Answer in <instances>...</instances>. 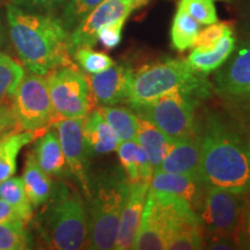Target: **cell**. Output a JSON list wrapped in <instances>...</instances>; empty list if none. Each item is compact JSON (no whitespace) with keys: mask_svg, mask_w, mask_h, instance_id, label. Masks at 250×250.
I'll list each match as a JSON object with an SVG mask.
<instances>
[{"mask_svg":"<svg viewBox=\"0 0 250 250\" xmlns=\"http://www.w3.org/2000/svg\"><path fill=\"white\" fill-rule=\"evenodd\" d=\"M234 242L236 248L250 249V193L246 196L243 203L239 224L234 234Z\"/></svg>","mask_w":250,"mask_h":250,"instance_id":"e575fe53","label":"cell"},{"mask_svg":"<svg viewBox=\"0 0 250 250\" xmlns=\"http://www.w3.org/2000/svg\"><path fill=\"white\" fill-rule=\"evenodd\" d=\"M22 181L24 190L33 208H41L51 196L54 182L51 176L46 174L37 164L33 151L28 152L26 156Z\"/></svg>","mask_w":250,"mask_h":250,"instance_id":"7402d4cb","label":"cell"},{"mask_svg":"<svg viewBox=\"0 0 250 250\" xmlns=\"http://www.w3.org/2000/svg\"><path fill=\"white\" fill-rule=\"evenodd\" d=\"M179 8L183 9L197 22L204 26L218 22L217 8L213 0H181Z\"/></svg>","mask_w":250,"mask_h":250,"instance_id":"d6a6232c","label":"cell"},{"mask_svg":"<svg viewBox=\"0 0 250 250\" xmlns=\"http://www.w3.org/2000/svg\"><path fill=\"white\" fill-rule=\"evenodd\" d=\"M211 92L175 88L152 101L132 108L140 117L153 124L170 140L191 136L197 129V109Z\"/></svg>","mask_w":250,"mask_h":250,"instance_id":"8992f818","label":"cell"},{"mask_svg":"<svg viewBox=\"0 0 250 250\" xmlns=\"http://www.w3.org/2000/svg\"><path fill=\"white\" fill-rule=\"evenodd\" d=\"M127 189L129 181L122 168L103 171L93 180L89 177L87 249H114Z\"/></svg>","mask_w":250,"mask_h":250,"instance_id":"277c9868","label":"cell"},{"mask_svg":"<svg viewBox=\"0 0 250 250\" xmlns=\"http://www.w3.org/2000/svg\"><path fill=\"white\" fill-rule=\"evenodd\" d=\"M37 240L43 248L78 250L88 239L86 203L80 192L65 180L54 183L51 196L31 219Z\"/></svg>","mask_w":250,"mask_h":250,"instance_id":"3957f363","label":"cell"},{"mask_svg":"<svg viewBox=\"0 0 250 250\" xmlns=\"http://www.w3.org/2000/svg\"><path fill=\"white\" fill-rule=\"evenodd\" d=\"M213 90L221 100L250 98V43L240 45L215 71Z\"/></svg>","mask_w":250,"mask_h":250,"instance_id":"7c38bea8","label":"cell"},{"mask_svg":"<svg viewBox=\"0 0 250 250\" xmlns=\"http://www.w3.org/2000/svg\"><path fill=\"white\" fill-rule=\"evenodd\" d=\"M33 153L40 167L51 177L64 180L71 176L56 129H48L40 136L34 146Z\"/></svg>","mask_w":250,"mask_h":250,"instance_id":"ac0fdd59","label":"cell"},{"mask_svg":"<svg viewBox=\"0 0 250 250\" xmlns=\"http://www.w3.org/2000/svg\"><path fill=\"white\" fill-rule=\"evenodd\" d=\"M223 112L250 149V98L223 100Z\"/></svg>","mask_w":250,"mask_h":250,"instance_id":"83f0119b","label":"cell"},{"mask_svg":"<svg viewBox=\"0 0 250 250\" xmlns=\"http://www.w3.org/2000/svg\"><path fill=\"white\" fill-rule=\"evenodd\" d=\"M175 88L212 92L213 86L205 76L197 74L187 61L169 58L133 70L126 104L132 109Z\"/></svg>","mask_w":250,"mask_h":250,"instance_id":"5b68a950","label":"cell"},{"mask_svg":"<svg viewBox=\"0 0 250 250\" xmlns=\"http://www.w3.org/2000/svg\"><path fill=\"white\" fill-rule=\"evenodd\" d=\"M201 137L199 176L206 187L250 192V149L224 112L205 110L197 118Z\"/></svg>","mask_w":250,"mask_h":250,"instance_id":"6da1fadb","label":"cell"},{"mask_svg":"<svg viewBox=\"0 0 250 250\" xmlns=\"http://www.w3.org/2000/svg\"><path fill=\"white\" fill-rule=\"evenodd\" d=\"M149 189L180 197L198 214L204 198L206 186L199 175L155 171L149 183Z\"/></svg>","mask_w":250,"mask_h":250,"instance_id":"2e32d148","label":"cell"},{"mask_svg":"<svg viewBox=\"0 0 250 250\" xmlns=\"http://www.w3.org/2000/svg\"><path fill=\"white\" fill-rule=\"evenodd\" d=\"M148 190L149 183L147 182L129 183L126 198L121 214L116 243L114 247L115 250L133 249Z\"/></svg>","mask_w":250,"mask_h":250,"instance_id":"9a60e30c","label":"cell"},{"mask_svg":"<svg viewBox=\"0 0 250 250\" xmlns=\"http://www.w3.org/2000/svg\"><path fill=\"white\" fill-rule=\"evenodd\" d=\"M40 137L30 131H15L0 139V183L17 171V159L24 146Z\"/></svg>","mask_w":250,"mask_h":250,"instance_id":"cb8c5ba5","label":"cell"},{"mask_svg":"<svg viewBox=\"0 0 250 250\" xmlns=\"http://www.w3.org/2000/svg\"><path fill=\"white\" fill-rule=\"evenodd\" d=\"M167 232L168 220L165 206L148 190L133 249H167Z\"/></svg>","mask_w":250,"mask_h":250,"instance_id":"5bb4252c","label":"cell"},{"mask_svg":"<svg viewBox=\"0 0 250 250\" xmlns=\"http://www.w3.org/2000/svg\"><path fill=\"white\" fill-rule=\"evenodd\" d=\"M33 239L22 221L0 223V250H24L33 248Z\"/></svg>","mask_w":250,"mask_h":250,"instance_id":"f546056e","label":"cell"},{"mask_svg":"<svg viewBox=\"0 0 250 250\" xmlns=\"http://www.w3.org/2000/svg\"><path fill=\"white\" fill-rule=\"evenodd\" d=\"M5 42H6L5 28H4V23H2V20H1V15H0V50H1L2 46L5 45Z\"/></svg>","mask_w":250,"mask_h":250,"instance_id":"ab89813d","label":"cell"},{"mask_svg":"<svg viewBox=\"0 0 250 250\" xmlns=\"http://www.w3.org/2000/svg\"><path fill=\"white\" fill-rule=\"evenodd\" d=\"M102 1L104 0H66L59 19L66 30L71 31Z\"/></svg>","mask_w":250,"mask_h":250,"instance_id":"1f68e13d","label":"cell"},{"mask_svg":"<svg viewBox=\"0 0 250 250\" xmlns=\"http://www.w3.org/2000/svg\"><path fill=\"white\" fill-rule=\"evenodd\" d=\"M9 37L23 66L30 73L45 76L62 66H71L70 31L54 15L28 12L13 4L6 6Z\"/></svg>","mask_w":250,"mask_h":250,"instance_id":"7a4b0ae2","label":"cell"},{"mask_svg":"<svg viewBox=\"0 0 250 250\" xmlns=\"http://www.w3.org/2000/svg\"><path fill=\"white\" fill-rule=\"evenodd\" d=\"M124 24V20L105 24L99 31L98 41H100L102 45L108 50L116 48L122 41V30H123Z\"/></svg>","mask_w":250,"mask_h":250,"instance_id":"d590c367","label":"cell"},{"mask_svg":"<svg viewBox=\"0 0 250 250\" xmlns=\"http://www.w3.org/2000/svg\"><path fill=\"white\" fill-rule=\"evenodd\" d=\"M18 130L12 102H0V139Z\"/></svg>","mask_w":250,"mask_h":250,"instance_id":"74e56055","label":"cell"},{"mask_svg":"<svg viewBox=\"0 0 250 250\" xmlns=\"http://www.w3.org/2000/svg\"><path fill=\"white\" fill-rule=\"evenodd\" d=\"M233 27L232 24L227 22H215L208 24L205 29L201 30L197 35L195 42H193L192 48H201L208 49L214 46L219 42L221 37H224L227 34H232Z\"/></svg>","mask_w":250,"mask_h":250,"instance_id":"836d02e7","label":"cell"},{"mask_svg":"<svg viewBox=\"0 0 250 250\" xmlns=\"http://www.w3.org/2000/svg\"><path fill=\"white\" fill-rule=\"evenodd\" d=\"M6 221H21V219L8 203L0 199V223Z\"/></svg>","mask_w":250,"mask_h":250,"instance_id":"f35d334b","label":"cell"},{"mask_svg":"<svg viewBox=\"0 0 250 250\" xmlns=\"http://www.w3.org/2000/svg\"><path fill=\"white\" fill-rule=\"evenodd\" d=\"M66 0H11V4L28 12H52Z\"/></svg>","mask_w":250,"mask_h":250,"instance_id":"8d00e7d4","label":"cell"},{"mask_svg":"<svg viewBox=\"0 0 250 250\" xmlns=\"http://www.w3.org/2000/svg\"><path fill=\"white\" fill-rule=\"evenodd\" d=\"M133 9V6L129 0L102 1L73 30L70 31L68 46L71 54L79 46L93 48L99 42L98 34L102 27L117 21H126Z\"/></svg>","mask_w":250,"mask_h":250,"instance_id":"8fae6325","label":"cell"},{"mask_svg":"<svg viewBox=\"0 0 250 250\" xmlns=\"http://www.w3.org/2000/svg\"><path fill=\"white\" fill-rule=\"evenodd\" d=\"M250 193V192H249ZM248 193H235L218 188L206 187L198 212L206 243L215 240L234 241L237 224Z\"/></svg>","mask_w":250,"mask_h":250,"instance_id":"9c48e42d","label":"cell"},{"mask_svg":"<svg viewBox=\"0 0 250 250\" xmlns=\"http://www.w3.org/2000/svg\"><path fill=\"white\" fill-rule=\"evenodd\" d=\"M223 1H227V2H232L233 0H223Z\"/></svg>","mask_w":250,"mask_h":250,"instance_id":"b9f144b4","label":"cell"},{"mask_svg":"<svg viewBox=\"0 0 250 250\" xmlns=\"http://www.w3.org/2000/svg\"><path fill=\"white\" fill-rule=\"evenodd\" d=\"M23 77V67L17 61L7 55L0 54V102H12Z\"/></svg>","mask_w":250,"mask_h":250,"instance_id":"f1b7e54d","label":"cell"},{"mask_svg":"<svg viewBox=\"0 0 250 250\" xmlns=\"http://www.w3.org/2000/svg\"><path fill=\"white\" fill-rule=\"evenodd\" d=\"M83 118H59L52 124L61 142L72 176L78 181L83 195H89V151L83 137Z\"/></svg>","mask_w":250,"mask_h":250,"instance_id":"30bf717a","label":"cell"},{"mask_svg":"<svg viewBox=\"0 0 250 250\" xmlns=\"http://www.w3.org/2000/svg\"><path fill=\"white\" fill-rule=\"evenodd\" d=\"M83 131L90 155L115 152L121 143L116 132L103 118L99 109L90 110L83 117Z\"/></svg>","mask_w":250,"mask_h":250,"instance_id":"d6986e66","label":"cell"},{"mask_svg":"<svg viewBox=\"0 0 250 250\" xmlns=\"http://www.w3.org/2000/svg\"><path fill=\"white\" fill-rule=\"evenodd\" d=\"M131 2V5L133 6V8H138V7H142L145 4H147L148 0H129Z\"/></svg>","mask_w":250,"mask_h":250,"instance_id":"60d3db41","label":"cell"},{"mask_svg":"<svg viewBox=\"0 0 250 250\" xmlns=\"http://www.w3.org/2000/svg\"><path fill=\"white\" fill-rule=\"evenodd\" d=\"M199 161H201V137L196 129V132L191 136L171 143L169 149L166 153L164 160L156 171L199 175Z\"/></svg>","mask_w":250,"mask_h":250,"instance_id":"e0dca14e","label":"cell"},{"mask_svg":"<svg viewBox=\"0 0 250 250\" xmlns=\"http://www.w3.org/2000/svg\"><path fill=\"white\" fill-rule=\"evenodd\" d=\"M71 55L79 68L89 74L99 73L116 64L107 54L95 51L90 46H79Z\"/></svg>","mask_w":250,"mask_h":250,"instance_id":"4dcf8cb0","label":"cell"},{"mask_svg":"<svg viewBox=\"0 0 250 250\" xmlns=\"http://www.w3.org/2000/svg\"><path fill=\"white\" fill-rule=\"evenodd\" d=\"M202 24L190 17L187 12L177 7L176 14L171 23V45L175 50L182 52L192 48L197 35L201 31Z\"/></svg>","mask_w":250,"mask_h":250,"instance_id":"4316f807","label":"cell"},{"mask_svg":"<svg viewBox=\"0 0 250 250\" xmlns=\"http://www.w3.org/2000/svg\"><path fill=\"white\" fill-rule=\"evenodd\" d=\"M116 152L122 169L129 183H151L154 170H153L147 154L136 139L121 142Z\"/></svg>","mask_w":250,"mask_h":250,"instance_id":"44dd1931","label":"cell"},{"mask_svg":"<svg viewBox=\"0 0 250 250\" xmlns=\"http://www.w3.org/2000/svg\"><path fill=\"white\" fill-rule=\"evenodd\" d=\"M120 138V142L136 139L138 129V116L130 107L123 105H108L98 108Z\"/></svg>","mask_w":250,"mask_h":250,"instance_id":"d4e9b609","label":"cell"},{"mask_svg":"<svg viewBox=\"0 0 250 250\" xmlns=\"http://www.w3.org/2000/svg\"><path fill=\"white\" fill-rule=\"evenodd\" d=\"M133 70L127 64H115L88 78L93 101L98 107L127 103Z\"/></svg>","mask_w":250,"mask_h":250,"instance_id":"4fadbf2b","label":"cell"},{"mask_svg":"<svg viewBox=\"0 0 250 250\" xmlns=\"http://www.w3.org/2000/svg\"><path fill=\"white\" fill-rule=\"evenodd\" d=\"M0 199L14 208L23 224H29L34 217V208L24 190L22 177H9L0 183Z\"/></svg>","mask_w":250,"mask_h":250,"instance_id":"484cf974","label":"cell"},{"mask_svg":"<svg viewBox=\"0 0 250 250\" xmlns=\"http://www.w3.org/2000/svg\"><path fill=\"white\" fill-rule=\"evenodd\" d=\"M44 78L59 118H83L92 110L94 101L89 80L77 64L55 68Z\"/></svg>","mask_w":250,"mask_h":250,"instance_id":"ba28073f","label":"cell"},{"mask_svg":"<svg viewBox=\"0 0 250 250\" xmlns=\"http://www.w3.org/2000/svg\"><path fill=\"white\" fill-rule=\"evenodd\" d=\"M136 140L147 154L153 170H158L173 140L166 137L152 122L140 116H138V129H137Z\"/></svg>","mask_w":250,"mask_h":250,"instance_id":"603a6c76","label":"cell"},{"mask_svg":"<svg viewBox=\"0 0 250 250\" xmlns=\"http://www.w3.org/2000/svg\"><path fill=\"white\" fill-rule=\"evenodd\" d=\"M233 34H227L221 37L212 48H193L186 59L189 66L201 76H206L211 72L219 70L235 50L236 40Z\"/></svg>","mask_w":250,"mask_h":250,"instance_id":"ffe728a7","label":"cell"},{"mask_svg":"<svg viewBox=\"0 0 250 250\" xmlns=\"http://www.w3.org/2000/svg\"><path fill=\"white\" fill-rule=\"evenodd\" d=\"M12 108L19 131L42 136L59 117L50 100L44 76L30 73L19 83L12 99Z\"/></svg>","mask_w":250,"mask_h":250,"instance_id":"52a82bcc","label":"cell"}]
</instances>
